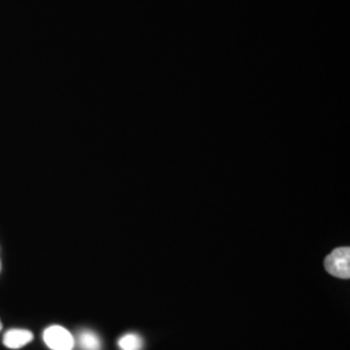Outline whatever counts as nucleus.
Wrapping results in <instances>:
<instances>
[{"label": "nucleus", "mask_w": 350, "mask_h": 350, "mask_svg": "<svg viewBox=\"0 0 350 350\" xmlns=\"http://www.w3.org/2000/svg\"><path fill=\"white\" fill-rule=\"evenodd\" d=\"M325 269L331 275L340 279L350 278V250L348 247L332 250L325 261Z\"/></svg>", "instance_id": "obj_1"}, {"label": "nucleus", "mask_w": 350, "mask_h": 350, "mask_svg": "<svg viewBox=\"0 0 350 350\" xmlns=\"http://www.w3.org/2000/svg\"><path fill=\"white\" fill-rule=\"evenodd\" d=\"M43 340L46 345L52 350H73L75 338L62 325H51L43 332Z\"/></svg>", "instance_id": "obj_2"}, {"label": "nucleus", "mask_w": 350, "mask_h": 350, "mask_svg": "<svg viewBox=\"0 0 350 350\" xmlns=\"http://www.w3.org/2000/svg\"><path fill=\"white\" fill-rule=\"evenodd\" d=\"M33 338H34V335L31 331L13 328V329L5 332V335L3 338V344L10 349H21L27 345Z\"/></svg>", "instance_id": "obj_3"}, {"label": "nucleus", "mask_w": 350, "mask_h": 350, "mask_svg": "<svg viewBox=\"0 0 350 350\" xmlns=\"http://www.w3.org/2000/svg\"><path fill=\"white\" fill-rule=\"evenodd\" d=\"M79 347L82 350H100V338L95 332L83 331L79 335Z\"/></svg>", "instance_id": "obj_4"}, {"label": "nucleus", "mask_w": 350, "mask_h": 350, "mask_svg": "<svg viewBox=\"0 0 350 350\" xmlns=\"http://www.w3.org/2000/svg\"><path fill=\"white\" fill-rule=\"evenodd\" d=\"M118 347L121 350H142L143 340L135 334H127L118 340Z\"/></svg>", "instance_id": "obj_5"}, {"label": "nucleus", "mask_w": 350, "mask_h": 350, "mask_svg": "<svg viewBox=\"0 0 350 350\" xmlns=\"http://www.w3.org/2000/svg\"><path fill=\"white\" fill-rule=\"evenodd\" d=\"M1 328H3V325H1V321H0V331H1Z\"/></svg>", "instance_id": "obj_6"}]
</instances>
